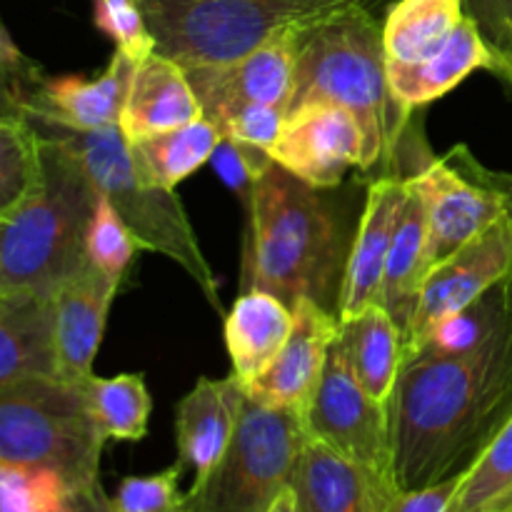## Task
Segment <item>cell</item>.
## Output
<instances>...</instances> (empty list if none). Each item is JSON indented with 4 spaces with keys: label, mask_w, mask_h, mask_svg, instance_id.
Returning a JSON list of instances; mask_svg holds the SVG:
<instances>
[{
    "label": "cell",
    "mask_w": 512,
    "mask_h": 512,
    "mask_svg": "<svg viewBox=\"0 0 512 512\" xmlns=\"http://www.w3.org/2000/svg\"><path fill=\"white\" fill-rule=\"evenodd\" d=\"M285 110L278 105L248 103L228 110L218 123H213L220 130V135L233 143L255 145V148L270 150L278 140L280 130L285 123Z\"/></svg>",
    "instance_id": "obj_37"
},
{
    "label": "cell",
    "mask_w": 512,
    "mask_h": 512,
    "mask_svg": "<svg viewBox=\"0 0 512 512\" xmlns=\"http://www.w3.org/2000/svg\"><path fill=\"white\" fill-rule=\"evenodd\" d=\"M313 103L350 110L365 138L363 173L393 168L415 113L393 98L383 25L365 3L350 5L300 30L288 113Z\"/></svg>",
    "instance_id": "obj_4"
},
{
    "label": "cell",
    "mask_w": 512,
    "mask_h": 512,
    "mask_svg": "<svg viewBox=\"0 0 512 512\" xmlns=\"http://www.w3.org/2000/svg\"><path fill=\"white\" fill-rule=\"evenodd\" d=\"M465 0H398L383 23L388 63L415 65L438 53L465 18Z\"/></svg>",
    "instance_id": "obj_26"
},
{
    "label": "cell",
    "mask_w": 512,
    "mask_h": 512,
    "mask_svg": "<svg viewBox=\"0 0 512 512\" xmlns=\"http://www.w3.org/2000/svg\"><path fill=\"white\" fill-rule=\"evenodd\" d=\"M60 378L53 298L0 295V385Z\"/></svg>",
    "instance_id": "obj_23"
},
{
    "label": "cell",
    "mask_w": 512,
    "mask_h": 512,
    "mask_svg": "<svg viewBox=\"0 0 512 512\" xmlns=\"http://www.w3.org/2000/svg\"><path fill=\"white\" fill-rule=\"evenodd\" d=\"M293 490L303 512H385L400 493L313 438L295 465Z\"/></svg>",
    "instance_id": "obj_19"
},
{
    "label": "cell",
    "mask_w": 512,
    "mask_h": 512,
    "mask_svg": "<svg viewBox=\"0 0 512 512\" xmlns=\"http://www.w3.org/2000/svg\"><path fill=\"white\" fill-rule=\"evenodd\" d=\"M70 138L83 155L98 190L108 195L113 208L133 233L135 243L143 250H153L173 260L198 285L210 308L223 313L220 283L205 260L185 205L180 203L175 190L163 188L148 178L120 125L90 130V133H70Z\"/></svg>",
    "instance_id": "obj_6"
},
{
    "label": "cell",
    "mask_w": 512,
    "mask_h": 512,
    "mask_svg": "<svg viewBox=\"0 0 512 512\" xmlns=\"http://www.w3.org/2000/svg\"><path fill=\"white\" fill-rule=\"evenodd\" d=\"M93 25L130 58L140 60L155 53V38L145 20L140 0H93Z\"/></svg>",
    "instance_id": "obj_35"
},
{
    "label": "cell",
    "mask_w": 512,
    "mask_h": 512,
    "mask_svg": "<svg viewBox=\"0 0 512 512\" xmlns=\"http://www.w3.org/2000/svg\"><path fill=\"white\" fill-rule=\"evenodd\" d=\"M465 13L475 18L493 45L512 38V0H465Z\"/></svg>",
    "instance_id": "obj_40"
},
{
    "label": "cell",
    "mask_w": 512,
    "mask_h": 512,
    "mask_svg": "<svg viewBox=\"0 0 512 512\" xmlns=\"http://www.w3.org/2000/svg\"><path fill=\"white\" fill-rule=\"evenodd\" d=\"M303 423L308 438L320 440L373 478L398 488L388 403H380L360 385L338 340L330 348L323 380L303 413Z\"/></svg>",
    "instance_id": "obj_9"
},
{
    "label": "cell",
    "mask_w": 512,
    "mask_h": 512,
    "mask_svg": "<svg viewBox=\"0 0 512 512\" xmlns=\"http://www.w3.org/2000/svg\"><path fill=\"white\" fill-rule=\"evenodd\" d=\"M43 175V135L23 115H0V215L10 213Z\"/></svg>",
    "instance_id": "obj_31"
},
{
    "label": "cell",
    "mask_w": 512,
    "mask_h": 512,
    "mask_svg": "<svg viewBox=\"0 0 512 512\" xmlns=\"http://www.w3.org/2000/svg\"><path fill=\"white\" fill-rule=\"evenodd\" d=\"M295 315L288 305L265 290L238 293L225 315V345L233 373L248 388L273 365L293 333Z\"/></svg>",
    "instance_id": "obj_24"
},
{
    "label": "cell",
    "mask_w": 512,
    "mask_h": 512,
    "mask_svg": "<svg viewBox=\"0 0 512 512\" xmlns=\"http://www.w3.org/2000/svg\"><path fill=\"white\" fill-rule=\"evenodd\" d=\"M512 278V218L505 213L490 228L435 265L425 280L413 333L403 360L450 315L483 298L495 285Z\"/></svg>",
    "instance_id": "obj_11"
},
{
    "label": "cell",
    "mask_w": 512,
    "mask_h": 512,
    "mask_svg": "<svg viewBox=\"0 0 512 512\" xmlns=\"http://www.w3.org/2000/svg\"><path fill=\"white\" fill-rule=\"evenodd\" d=\"M48 83L33 58L23 53L10 38L8 28L0 30V115H23L28 118L30 105Z\"/></svg>",
    "instance_id": "obj_34"
},
{
    "label": "cell",
    "mask_w": 512,
    "mask_h": 512,
    "mask_svg": "<svg viewBox=\"0 0 512 512\" xmlns=\"http://www.w3.org/2000/svg\"><path fill=\"white\" fill-rule=\"evenodd\" d=\"M413 180L428 200L430 270L508 213L503 190L465 145L425 163Z\"/></svg>",
    "instance_id": "obj_10"
},
{
    "label": "cell",
    "mask_w": 512,
    "mask_h": 512,
    "mask_svg": "<svg viewBox=\"0 0 512 512\" xmlns=\"http://www.w3.org/2000/svg\"><path fill=\"white\" fill-rule=\"evenodd\" d=\"M270 155L295 178L330 190L343 183L350 168L363 170L365 138L350 110L313 103L285 115Z\"/></svg>",
    "instance_id": "obj_12"
},
{
    "label": "cell",
    "mask_w": 512,
    "mask_h": 512,
    "mask_svg": "<svg viewBox=\"0 0 512 512\" xmlns=\"http://www.w3.org/2000/svg\"><path fill=\"white\" fill-rule=\"evenodd\" d=\"M268 512H303V510H300L298 495H295L293 485H290L288 490H283V495H280V498L275 500L273 505H270Z\"/></svg>",
    "instance_id": "obj_43"
},
{
    "label": "cell",
    "mask_w": 512,
    "mask_h": 512,
    "mask_svg": "<svg viewBox=\"0 0 512 512\" xmlns=\"http://www.w3.org/2000/svg\"><path fill=\"white\" fill-rule=\"evenodd\" d=\"M138 65V60L128 53L115 50L108 68L95 80H83L78 75L48 78L45 88L30 105L28 120L35 128L70 133H90L118 125Z\"/></svg>",
    "instance_id": "obj_16"
},
{
    "label": "cell",
    "mask_w": 512,
    "mask_h": 512,
    "mask_svg": "<svg viewBox=\"0 0 512 512\" xmlns=\"http://www.w3.org/2000/svg\"><path fill=\"white\" fill-rule=\"evenodd\" d=\"M428 248V200H425L418 183L408 178V198H405L403 213H400L393 248H390L388 268H385L383 290H380V305L395 320L405 343H408L410 333H413L415 315H418L425 280H428L430 273Z\"/></svg>",
    "instance_id": "obj_22"
},
{
    "label": "cell",
    "mask_w": 512,
    "mask_h": 512,
    "mask_svg": "<svg viewBox=\"0 0 512 512\" xmlns=\"http://www.w3.org/2000/svg\"><path fill=\"white\" fill-rule=\"evenodd\" d=\"M300 30L303 28L285 30L258 50L230 63L185 68L205 118L218 123L228 110L248 103L278 105L288 113Z\"/></svg>",
    "instance_id": "obj_13"
},
{
    "label": "cell",
    "mask_w": 512,
    "mask_h": 512,
    "mask_svg": "<svg viewBox=\"0 0 512 512\" xmlns=\"http://www.w3.org/2000/svg\"><path fill=\"white\" fill-rule=\"evenodd\" d=\"M448 512H512V418L463 473Z\"/></svg>",
    "instance_id": "obj_30"
},
{
    "label": "cell",
    "mask_w": 512,
    "mask_h": 512,
    "mask_svg": "<svg viewBox=\"0 0 512 512\" xmlns=\"http://www.w3.org/2000/svg\"><path fill=\"white\" fill-rule=\"evenodd\" d=\"M510 320L512 303L508 280H505V283L488 290L483 298L470 303L468 308L443 320L403 363L415 358H458V355L473 353L480 345L488 343Z\"/></svg>",
    "instance_id": "obj_28"
},
{
    "label": "cell",
    "mask_w": 512,
    "mask_h": 512,
    "mask_svg": "<svg viewBox=\"0 0 512 512\" xmlns=\"http://www.w3.org/2000/svg\"><path fill=\"white\" fill-rule=\"evenodd\" d=\"M460 478L463 475L420 490H400L385 512H448L455 498V490L460 485Z\"/></svg>",
    "instance_id": "obj_39"
},
{
    "label": "cell",
    "mask_w": 512,
    "mask_h": 512,
    "mask_svg": "<svg viewBox=\"0 0 512 512\" xmlns=\"http://www.w3.org/2000/svg\"><path fill=\"white\" fill-rule=\"evenodd\" d=\"M105 440L85 383L23 378L0 385V463L55 470L78 493L100 485Z\"/></svg>",
    "instance_id": "obj_5"
},
{
    "label": "cell",
    "mask_w": 512,
    "mask_h": 512,
    "mask_svg": "<svg viewBox=\"0 0 512 512\" xmlns=\"http://www.w3.org/2000/svg\"><path fill=\"white\" fill-rule=\"evenodd\" d=\"M90 408L108 440L138 443L148 435L150 400L145 378L138 373H120L115 378H90L85 383Z\"/></svg>",
    "instance_id": "obj_29"
},
{
    "label": "cell",
    "mask_w": 512,
    "mask_h": 512,
    "mask_svg": "<svg viewBox=\"0 0 512 512\" xmlns=\"http://www.w3.org/2000/svg\"><path fill=\"white\" fill-rule=\"evenodd\" d=\"M368 0H140L155 50L183 68L230 63L275 35Z\"/></svg>",
    "instance_id": "obj_7"
},
{
    "label": "cell",
    "mask_w": 512,
    "mask_h": 512,
    "mask_svg": "<svg viewBox=\"0 0 512 512\" xmlns=\"http://www.w3.org/2000/svg\"><path fill=\"white\" fill-rule=\"evenodd\" d=\"M348 255L345 228L323 190L275 163L245 215L240 293L265 290L290 310L310 298L338 315Z\"/></svg>",
    "instance_id": "obj_2"
},
{
    "label": "cell",
    "mask_w": 512,
    "mask_h": 512,
    "mask_svg": "<svg viewBox=\"0 0 512 512\" xmlns=\"http://www.w3.org/2000/svg\"><path fill=\"white\" fill-rule=\"evenodd\" d=\"M198 118H203V108L183 65L158 50L140 60L118 123L125 138L138 143L150 135L183 128Z\"/></svg>",
    "instance_id": "obj_21"
},
{
    "label": "cell",
    "mask_w": 512,
    "mask_h": 512,
    "mask_svg": "<svg viewBox=\"0 0 512 512\" xmlns=\"http://www.w3.org/2000/svg\"><path fill=\"white\" fill-rule=\"evenodd\" d=\"M475 70H500V50L485 38L475 18L465 15L448 43L415 65L388 63V80L393 98L405 110L415 113L423 105L443 98L468 80Z\"/></svg>",
    "instance_id": "obj_20"
},
{
    "label": "cell",
    "mask_w": 512,
    "mask_h": 512,
    "mask_svg": "<svg viewBox=\"0 0 512 512\" xmlns=\"http://www.w3.org/2000/svg\"><path fill=\"white\" fill-rule=\"evenodd\" d=\"M185 468L180 463L153 475H130L120 480L113 495L118 512H183L185 493H180V478Z\"/></svg>",
    "instance_id": "obj_36"
},
{
    "label": "cell",
    "mask_w": 512,
    "mask_h": 512,
    "mask_svg": "<svg viewBox=\"0 0 512 512\" xmlns=\"http://www.w3.org/2000/svg\"><path fill=\"white\" fill-rule=\"evenodd\" d=\"M138 248L140 245L135 243L133 233H130L128 225L123 223L118 210L113 208L108 195L100 193L93 220H90L88 228L90 265L98 268L103 275H108V278L123 283L125 273H128L130 263H133L135 258V250Z\"/></svg>",
    "instance_id": "obj_33"
},
{
    "label": "cell",
    "mask_w": 512,
    "mask_h": 512,
    "mask_svg": "<svg viewBox=\"0 0 512 512\" xmlns=\"http://www.w3.org/2000/svg\"><path fill=\"white\" fill-rule=\"evenodd\" d=\"M388 415L400 490L468 473L512 418V320L473 353L403 363Z\"/></svg>",
    "instance_id": "obj_1"
},
{
    "label": "cell",
    "mask_w": 512,
    "mask_h": 512,
    "mask_svg": "<svg viewBox=\"0 0 512 512\" xmlns=\"http://www.w3.org/2000/svg\"><path fill=\"white\" fill-rule=\"evenodd\" d=\"M488 178L493 180V183L498 185L500 190H503L505 200H508V213H510V218H512V175H508V173H495V170L488 168ZM508 288H510V303H512V278L508 280Z\"/></svg>",
    "instance_id": "obj_42"
},
{
    "label": "cell",
    "mask_w": 512,
    "mask_h": 512,
    "mask_svg": "<svg viewBox=\"0 0 512 512\" xmlns=\"http://www.w3.org/2000/svg\"><path fill=\"white\" fill-rule=\"evenodd\" d=\"M220 140V130L203 115L183 128L165 130L130 145L148 178L163 188L175 190V185L188 180L195 170H200V165L210 163Z\"/></svg>",
    "instance_id": "obj_27"
},
{
    "label": "cell",
    "mask_w": 512,
    "mask_h": 512,
    "mask_svg": "<svg viewBox=\"0 0 512 512\" xmlns=\"http://www.w3.org/2000/svg\"><path fill=\"white\" fill-rule=\"evenodd\" d=\"M120 290V280L108 278L93 265L65 280L53 295L55 350L60 380L88 383L93 363L103 343L110 305Z\"/></svg>",
    "instance_id": "obj_17"
},
{
    "label": "cell",
    "mask_w": 512,
    "mask_h": 512,
    "mask_svg": "<svg viewBox=\"0 0 512 512\" xmlns=\"http://www.w3.org/2000/svg\"><path fill=\"white\" fill-rule=\"evenodd\" d=\"M405 198H408V178L378 175L370 183L363 215L350 243L348 265H345L338 303L340 323L353 320L365 308L380 303L385 268H388L390 248H393Z\"/></svg>",
    "instance_id": "obj_15"
},
{
    "label": "cell",
    "mask_w": 512,
    "mask_h": 512,
    "mask_svg": "<svg viewBox=\"0 0 512 512\" xmlns=\"http://www.w3.org/2000/svg\"><path fill=\"white\" fill-rule=\"evenodd\" d=\"M500 50V70L498 75L512 83V38L505 40L503 45H495Z\"/></svg>",
    "instance_id": "obj_44"
},
{
    "label": "cell",
    "mask_w": 512,
    "mask_h": 512,
    "mask_svg": "<svg viewBox=\"0 0 512 512\" xmlns=\"http://www.w3.org/2000/svg\"><path fill=\"white\" fill-rule=\"evenodd\" d=\"M248 393L235 373L228 378H200L175 410L178 463L203 480L218 465L233 440Z\"/></svg>",
    "instance_id": "obj_18"
},
{
    "label": "cell",
    "mask_w": 512,
    "mask_h": 512,
    "mask_svg": "<svg viewBox=\"0 0 512 512\" xmlns=\"http://www.w3.org/2000/svg\"><path fill=\"white\" fill-rule=\"evenodd\" d=\"M65 512H118L113 505V498L105 495L103 485H95V488L78 490V493L70 495V503Z\"/></svg>",
    "instance_id": "obj_41"
},
{
    "label": "cell",
    "mask_w": 512,
    "mask_h": 512,
    "mask_svg": "<svg viewBox=\"0 0 512 512\" xmlns=\"http://www.w3.org/2000/svg\"><path fill=\"white\" fill-rule=\"evenodd\" d=\"M43 175L10 213L0 215V295H45L88 260V228L100 190L68 130L38 128Z\"/></svg>",
    "instance_id": "obj_3"
},
{
    "label": "cell",
    "mask_w": 512,
    "mask_h": 512,
    "mask_svg": "<svg viewBox=\"0 0 512 512\" xmlns=\"http://www.w3.org/2000/svg\"><path fill=\"white\" fill-rule=\"evenodd\" d=\"M293 315L295 323L288 343L245 393L265 408L298 410L303 415L323 380L330 348L340 335V318L310 298L300 300Z\"/></svg>",
    "instance_id": "obj_14"
},
{
    "label": "cell",
    "mask_w": 512,
    "mask_h": 512,
    "mask_svg": "<svg viewBox=\"0 0 512 512\" xmlns=\"http://www.w3.org/2000/svg\"><path fill=\"white\" fill-rule=\"evenodd\" d=\"M308 440L298 410L265 408L245 398L223 458L185 493L183 512H268L293 485Z\"/></svg>",
    "instance_id": "obj_8"
},
{
    "label": "cell",
    "mask_w": 512,
    "mask_h": 512,
    "mask_svg": "<svg viewBox=\"0 0 512 512\" xmlns=\"http://www.w3.org/2000/svg\"><path fill=\"white\" fill-rule=\"evenodd\" d=\"M343 345L355 378L380 403H388L403 368L405 340L395 320L380 303L370 305L353 320L340 323Z\"/></svg>",
    "instance_id": "obj_25"
},
{
    "label": "cell",
    "mask_w": 512,
    "mask_h": 512,
    "mask_svg": "<svg viewBox=\"0 0 512 512\" xmlns=\"http://www.w3.org/2000/svg\"><path fill=\"white\" fill-rule=\"evenodd\" d=\"M210 163H213L218 178L228 185L230 193L240 200V205H243V213L248 215L250 205H253V198H255V190H258L260 178L255 175V170L250 168V163L245 160V155L240 153L238 145H235L233 140L223 138L218 143V148H215Z\"/></svg>",
    "instance_id": "obj_38"
},
{
    "label": "cell",
    "mask_w": 512,
    "mask_h": 512,
    "mask_svg": "<svg viewBox=\"0 0 512 512\" xmlns=\"http://www.w3.org/2000/svg\"><path fill=\"white\" fill-rule=\"evenodd\" d=\"M73 490L55 470L0 463L3 512H65Z\"/></svg>",
    "instance_id": "obj_32"
}]
</instances>
